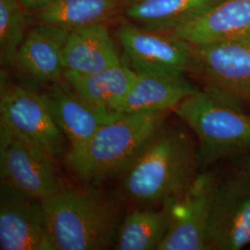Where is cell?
I'll return each mask as SVG.
<instances>
[{"label": "cell", "instance_id": "obj_5", "mask_svg": "<svg viewBox=\"0 0 250 250\" xmlns=\"http://www.w3.org/2000/svg\"><path fill=\"white\" fill-rule=\"evenodd\" d=\"M0 125L54 158L66 150L68 141L54 120L46 95L10 83L2 72Z\"/></svg>", "mask_w": 250, "mask_h": 250}, {"label": "cell", "instance_id": "obj_17", "mask_svg": "<svg viewBox=\"0 0 250 250\" xmlns=\"http://www.w3.org/2000/svg\"><path fill=\"white\" fill-rule=\"evenodd\" d=\"M137 75L131 67L122 62L94 73L64 71L63 79L78 95L93 105L119 111Z\"/></svg>", "mask_w": 250, "mask_h": 250}, {"label": "cell", "instance_id": "obj_18", "mask_svg": "<svg viewBox=\"0 0 250 250\" xmlns=\"http://www.w3.org/2000/svg\"><path fill=\"white\" fill-rule=\"evenodd\" d=\"M222 0H133L125 15L138 26L171 32L204 13Z\"/></svg>", "mask_w": 250, "mask_h": 250}, {"label": "cell", "instance_id": "obj_21", "mask_svg": "<svg viewBox=\"0 0 250 250\" xmlns=\"http://www.w3.org/2000/svg\"><path fill=\"white\" fill-rule=\"evenodd\" d=\"M24 7L21 0H0V59L13 69L19 48L26 36Z\"/></svg>", "mask_w": 250, "mask_h": 250}, {"label": "cell", "instance_id": "obj_2", "mask_svg": "<svg viewBox=\"0 0 250 250\" xmlns=\"http://www.w3.org/2000/svg\"><path fill=\"white\" fill-rule=\"evenodd\" d=\"M170 112L125 113L101 127L80 151L66 154V163L82 182L89 186L119 177L165 126Z\"/></svg>", "mask_w": 250, "mask_h": 250}, {"label": "cell", "instance_id": "obj_12", "mask_svg": "<svg viewBox=\"0 0 250 250\" xmlns=\"http://www.w3.org/2000/svg\"><path fill=\"white\" fill-rule=\"evenodd\" d=\"M52 116L70 145L68 153L83 148L101 127L125 115L97 107L82 98L65 81L54 83L45 93Z\"/></svg>", "mask_w": 250, "mask_h": 250}, {"label": "cell", "instance_id": "obj_11", "mask_svg": "<svg viewBox=\"0 0 250 250\" xmlns=\"http://www.w3.org/2000/svg\"><path fill=\"white\" fill-rule=\"evenodd\" d=\"M0 250H50L43 200L1 180Z\"/></svg>", "mask_w": 250, "mask_h": 250}, {"label": "cell", "instance_id": "obj_6", "mask_svg": "<svg viewBox=\"0 0 250 250\" xmlns=\"http://www.w3.org/2000/svg\"><path fill=\"white\" fill-rule=\"evenodd\" d=\"M116 38L125 59L137 73H197L193 45L170 32L151 30L129 22L117 29Z\"/></svg>", "mask_w": 250, "mask_h": 250}, {"label": "cell", "instance_id": "obj_22", "mask_svg": "<svg viewBox=\"0 0 250 250\" xmlns=\"http://www.w3.org/2000/svg\"><path fill=\"white\" fill-rule=\"evenodd\" d=\"M24 9L31 11H40L49 6L54 0H21Z\"/></svg>", "mask_w": 250, "mask_h": 250}, {"label": "cell", "instance_id": "obj_9", "mask_svg": "<svg viewBox=\"0 0 250 250\" xmlns=\"http://www.w3.org/2000/svg\"><path fill=\"white\" fill-rule=\"evenodd\" d=\"M219 183L211 171L198 173L170 198L169 229L158 250H207L206 232Z\"/></svg>", "mask_w": 250, "mask_h": 250}, {"label": "cell", "instance_id": "obj_16", "mask_svg": "<svg viewBox=\"0 0 250 250\" xmlns=\"http://www.w3.org/2000/svg\"><path fill=\"white\" fill-rule=\"evenodd\" d=\"M134 85L119 108L124 113L141 111H173L197 91L185 75L137 73Z\"/></svg>", "mask_w": 250, "mask_h": 250}, {"label": "cell", "instance_id": "obj_4", "mask_svg": "<svg viewBox=\"0 0 250 250\" xmlns=\"http://www.w3.org/2000/svg\"><path fill=\"white\" fill-rule=\"evenodd\" d=\"M173 112L197 136L200 167L250 154V114L211 90L197 89Z\"/></svg>", "mask_w": 250, "mask_h": 250}, {"label": "cell", "instance_id": "obj_13", "mask_svg": "<svg viewBox=\"0 0 250 250\" xmlns=\"http://www.w3.org/2000/svg\"><path fill=\"white\" fill-rule=\"evenodd\" d=\"M72 30L41 22L32 27L19 48L14 68L37 83H56L63 78V50Z\"/></svg>", "mask_w": 250, "mask_h": 250}, {"label": "cell", "instance_id": "obj_14", "mask_svg": "<svg viewBox=\"0 0 250 250\" xmlns=\"http://www.w3.org/2000/svg\"><path fill=\"white\" fill-rule=\"evenodd\" d=\"M192 45L250 36V0H222L170 32Z\"/></svg>", "mask_w": 250, "mask_h": 250}, {"label": "cell", "instance_id": "obj_8", "mask_svg": "<svg viewBox=\"0 0 250 250\" xmlns=\"http://www.w3.org/2000/svg\"><path fill=\"white\" fill-rule=\"evenodd\" d=\"M193 47L206 88L238 106L250 105V36Z\"/></svg>", "mask_w": 250, "mask_h": 250}, {"label": "cell", "instance_id": "obj_23", "mask_svg": "<svg viewBox=\"0 0 250 250\" xmlns=\"http://www.w3.org/2000/svg\"><path fill=\"white\" fill-rule=\"evenodd\" d=\"M246 169H247V171L249 172L250 174V160L247 161V164H246Z\"/></svg>", "mask_w": 250, "mask_h": 250}, {"label": "cell", "instance_id": "obj_10", "mask_svg": "<svg viewBox=\"0 0 250 250\" xmlns=\"http://www.w3.org/2000/svg\"><path fill=\"white\" fill-rule=\"evenodd\" d=\"M250 243V174L220 182L206 232L207 250H240Z\"/></svg>", "mask_w": 250, "mask_h": 250}, {"label": "cell", "instance_id": "obj_19", "mask_svg": "<svg viewBox=\"0 0 250 250\" xmlns=\"http://www.w3.org/2000/svg\"><path fill=\"white\" fill-rule=\"evenodd\" d=\"M170 199L159 209H134L126 215L117 233L118 250H159L170 224Z\"/></svg>", "mask_w": 250, "mask_h": 250}, {"label": "cell", "instance_id": "obj_20", "mask_svg": "<svg viewBox=\"0 0 250 250\" xmlns=\"http://www.w3.org/2000/svg\"><path fill=\"white\" fill-rule=\"evenodd\" d=\"M126 0H54L37 12L40 22L66 27L70 30L103 23L115 16Z\"/></svg>", "mask_w": 250, "mask_h": 250}, {"label": "cell", "instance_id": "obj_15", "mask_svg": "<svg viewBox=\"0 0 250 250\" xmlns=\"http://www.w3.org/2000/svg\"><path fill=\"white\" fill-rule=\"evenodd\" d=\"M122 63L104 23L72 29L63 50L64 71L94 73Z\"/></svg>", "mask_w": 250, "mask_h": 250}, {"label": "cell", "instance_id": "obj_7", "mask_svg": "<svg viewBox=\"0 0 250 250\" xmlns=\"http://www.w3.org/2000/svg\"><path fill=\"white\" fill-rule=\"evenodd\" d=\"M0 175L2 181L43 201L65 187L56 158L2 125Z\"/></svg>", "mask_w": 250, "mask_h": 250}, {"label": "cell", "instance_id": "obj_3", "mask_svg": "<svg viewBox=\"0 0 250 250\" xmlns=\"http://www.w3.org/2000/svg\"><path fill=\"white\" fill-rule=\"evenodd\" d=\"M43 204L49 250H102L110 247L118 209L99 190L65 186Z\"/></svg>", "mask_w": 250, "mask_h": 250}, {"label": "cell", "instance_id": "obj_24", "mask_svg": "<svg viewBox=\"0 0 250 250\" xmlns=\"http://www.w3.org/2000/svg\"></svg>", "mask_w": 250, "mask_h": 250}, {"label": "cell", "instance_id": "obj_1", "mask_svg": "<svg viewBox=\"0 0 250 250\" xmlns=\"http://www.w3.org/2000/svg\"><path fill=\"white\" fill-rule=\"evenodd\" d=\"M198 146L181 127H163L122 177L123 197L139 204L162 205L197 177Z\"/></svg>", "mask_w": 250, "mask_h": 250}]
</instances>
